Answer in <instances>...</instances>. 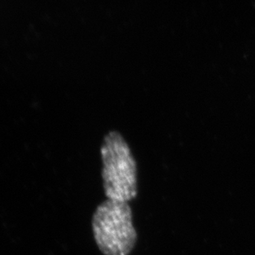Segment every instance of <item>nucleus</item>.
<instances>
[{"label": "nucleus", "mask_w": 255, "mask_h": 255, "mask_svg": "<svg viewBox=\"0 0 255 255\" xmlns=\"http://www.w3.org/2000/svg\"><path fill=\"white\" fill-rule=\"evenodd\" d=\"M102 178L108 199L129 202L138 193L137 164L130 145L117 130L104 135L100 147Z\"/></svg>", "instance_id": "obj_1"}, {"label": "nucleus", "mask_w": 255, "mask_h": 255, "mask_svg": "<svg viewBox=\"0 0 255 255\" xmlns=\"http://www.w3.org/2000/svg\"><path fill=\"white\" fill-rule=\"evenodd\" d=\"M94 241L104 255H130L137 242L132 211L128 202L107 199L92 217Z\"/></svg>", "instance_id": "obj_2"}]
</instances>
